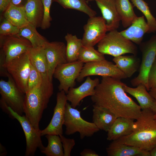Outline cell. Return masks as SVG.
Instances as JSON below:
<instances>
[{
  "label": "cell",
  "mask_w": 156,
  "mask_h": 156,
  "mask_svg": "<svg viewBox=\"0 0 156 156\" xmlns=\"http://www.w3.org/2000/svg\"><path fill=\"white\" fill-rule=\"evenodd\" d=\"M105 60L104 55L95 50L94 47L83 45L79 51L78 60L86 63Z\"/></svg>",
  "instance_id": "obj_32"
},
{
  "label": "cell",
  "mask_w": 156,
  "mask_h": 156,
  "mask_svg": "<svg viewBox=\"0 0 156 156\" xmlns=\"http://www.w3.org/2000/svg\"><path fill=\"white\" fill-rule=\"evenodd\" d=\"M84 63L77 60L58 65L54 72L53 77L60 82L59 91H64L67 94L69 89L74 87L75 80L79 76Z\"/></svg>",
  "instance_id": "obj_10"
},
{
  "label": "cell",
  "mask_w": 156,
  "mask_h": 156,
  "mask_svg": "<svg viewBox=\"0 0 156 156\" xmlns=\"http://www.w3.org/2000/svg\"><path fill=\"white\" fill-rule=\"evenodd\" d=\"M31 64L27 52L5 63V67L17 86L24 93L27 91V82Z\"/></svg>",
  "instance_id": "obj_6"
},
{
  "label": "cell",
  "mask_w": 156,
  "mask_h": 156,
  "mask_svg": "<svg viewBox=\"0 0 156 156\" xmlns=\"http://www.w3.org/2000/svg\"><path fill=\"white\" fill-rule=\"evenodd\" d=\"M67 99L66 94L63 90L58 92L56 96V103L54 109L52 118L47 126L41 130L42 136L47 135H62L63 125L64 120L65 107Z\"/></svg>",
  "instance_id": "obj_14"
},
{
  "label": "cell",
  "mask_w": 156,
  "mask_h": 156,
  "mask_svg": "<svg viewBox=\"0 0 156 156\" xmlns=\"http://www.w3.org/2000/svg\"><path fill=\"white\" fill-rule=\"evenodd\" d=\"M64 125L66 127V135L78 132L81 139L91 137L100 130L93 122L83 119L81 116L80 112L73 107L68 102L65 107Z\"/></svg>",
  "instance_id": "obj_5"
},
{
  "label": "cell",
  "mask_w": 156,
  "mask_h": 156,
  "mask_svg": "<svg viewBox=\"0 0 156 156\" xmlns=\"http://www.w3.org/2000/svg\"><path fill=\"white\" fill-rule=\"evenodd\" d=\"M142 57L138 75L132 79V85L135 87L140 84L146 86L147 90L150 89L148 85V75L151 68L156 58V37L151 39L143 46Z\"/></svg>",
  "instance_id": "obj_11"
},
{
  "label": "cell",
  "mask_w": 156,
  "mask_h": 156,
  "mask_svg": "<svg viewBox=\"0 0 156 156\" xmlns=\"http://www.w3.org/2000/svg\"><path fill=\"white\" fill-rule=\"evenodd\" d=\"M106 151L108 156H151L150 152L117 140L112 141L106 148Z\"/></svg>",
  "instance_id": "obj_20"
},
{
  "label": "cell",
  "mask_w": 156,
  "mask_h": 156,
  "mask_svg": "<svg viewBox=\"0 0 156 156\" xmlns=\"http://www.w3.org/2000/svg\"><path fill=\"white\" fill-rule=\"evenodd\" d=\"M65 38L67 43L66 54L67 62L78 60L80 50L83 46L81 39L69 33L67 34Z\"/></svg>",
  "instance_id": "obj_29"
},
{
  "label": "cell",
  "mask_w": 156,
  "mask_h": 156,
  "mask_svg": "<svg viewBox=\"0 0 156 156\" xmlns=\"http://www.w3.org/2000/svg\"><path fill=\"white\" fill-rule=\"evenodd\" d=\"M36 28L29 23L20 29L18 35L28 40L33 47H43L48 41L38 32Z\"/></svg>",
  "instance_id": "obj_28"
},
{
  "label": "cell",
  "mask_w": 156,
  "mask_h": 156,
  "mask_svg": "<svg viewBox=\"0 0 156 156\" xmlns=\"http://www.w3.org/2000/svg\"><path fill=\"white\" fill-rule=\"evenodd\" d=\"M65 9L75 10L83 12L89 17L96 16V12L88 5L87 0H52Z\"/></svg>",
  "instance_id": "obj_30"
},
{
  "label": "cell",
  "mask_w": 156,
  "mask_h": 156,
  "mask_svg": "<svg viewBox=\"0 0 156 156\" xmlns=\"http://www.w3.org/2000/svg\"><path fill=\"white\" fill-rule=\"evenodd\" d=\"M93 107L92 122L100 130L107 132L117 117L105 108L94 104Z\"/></svg>",
  "instance_id": "obj_21"
},
{
  "label": "cell",
  "mask_w": 156,
  "mask_h": 156,
  "mask_svg": "<svg viewBox=\"0 0 156 156\" xmlns=\"http://www.w3.org/2000/svg\"><path fill=\"white\" fill-rule=\"evenodd\" d=\"M3 17L19 29L29 23L26 18L24 6L10 4L3 13Z\"/></svg>",
  "instance_id": "obj_27"
},
{
  "label": "cell",
  "mask_w": 156,
  "mask_h": 156,
  "mask_svg": "<svg viewBox=\"0 0 156 156\" xmlns=\"http://www.w3.org/2000/svg\"><path fill=\"white\" fill-rule=\"evenodd\" d=\"M7 77V81L0 80L1 99L14 112L23 115L25 94L18 88L10 74Z\"/></svg>",
  "instance_id": "obj_7"
},
{
  "label": "cell",
  "mask_w": 156,
  "mask_h": 156,
  "mask_svg": "<svg viewBox=\"0 0 156 156\" xmlns=\"http://www.w3.org/2000/svg\"><path fill=\"white\" fill-rule=\"evenodd\" d=\"M27 0H10V4L18 6H24Z\"/></svg>",
  "instance_id": "obj_42"
},
{
  "label": "cell",
  "mask_w": 156,
  "mask_h": 156,
  "mask_svg": "<svg viewBox=\"0 0 156 156\" xmlns=\"http://www.w3.org/2000/svg\"><path fill=\"white\" fill-rule=\"evenodd\" d=\"M99 83L98 78L91 79L89 76L79 87L70 88L66 95L67 101L70 103L72 107L76 108L80 105L81 101L85 97L92 96L95 93V88Z\"/></svg>",
  "instance_id": "obj_16"
},
{
  "label": "cell",
  "mask_w": 156,
  "mask_h": 156,
  "mask_svg": "<svg viewBox=\"0 0 156 156\" xmlns=\"http://www.w3.org/2000/svg\"><path fill=\"white\" fill-rule=\"evenodd\" d=\"M151 109L152 110L156 115V100H155L153 105L151 108Z\"/></svg>",
  "instance_id": "obj_46"
},
{
  "label": "cell",
  "mask_w": 156,
  "mask_h": 156,
  "mask_svg": "<svg viewBox=\"0 0 156 156\" xmlns=\"http://www.w3.org/2000/svg\"><path fill=\"white\" fill-rule=\"evenodd\" d=\"M19 29L3 17L0 25V36L18 35Z\"/></svg>",
  "instance_id": "obj_34"
},
{
  "label": "cell",
  "mask_w": 156,
  "mask_h": 156,
  "mask_svg": "<svg viewBox=\"0 0 156 156\" xmlns=\"http://www.w3.org/2000/svg\"><path fill=\"white\" fill-rule=\"evenodd\" d=\"M27 52L31 65L38 70L42 77H49L47 61L44 46L37 47H32Z\"/></svg>",
  "instance_id": "obj_24"
},
{
  "label": "cell",
  "mask_w": 156,
  "mask_h": 156,
  "mask_svg": "<svg viewBox=\"0 0 156 156\" xmlns=\"http://www.w3.org/2000/svg\"><path fill=\"white\" fill-rule=\"evenodd\" d=\"M113 61L127 78L131 77L138 70L139 66V60L134 55L115 57Z\"/></svg>",
  "instance_id": "obj_25"
},
{
  "label": "cell",
  "mask_w": 156,
  "mask_h": 156,
  "mask_svg": "<svg viewBox=\"0 0 156 156\" xmlns=\"http://www.w3.org/2000/svg\"><path fill=\"white\" fill-rule=\"evenodd\" d=\"M81 39L83 45L94 47L105 36L107 31L105 21L101 16L89 17L83 26Z\"/></svg>",
  "instance_id": "obj_13"
},
{
  "label": "cell",
  "mask_w": 156,
  "mask_h": 156,
  "mask_svg": "<svg viewBox=\"0 0 156 156\" xmlns=\"http://www.w3.org/2000/svg\"><path fill=\"white\" fill-rule=\"evenodd\" d=\"M117 11L124 28L129 27L138 17L129 0H115Z\"/></svg>",
  "instance_id": "obj_26"
},
{
  "label": "cell",
  "mask_w": 156,
  "mask_h": 156,
  "mask_svg": "<svg viewBox=\"0 0 156 156\" xmlns=\"http://www.w3.org/2000/svg\"><path fill=\"white\" fill-rule=\"evenodd\" d=\"M8 108L10 117L19 122L24 133L26 144L25 155H34L37 148L40 151L44 150L45 147L41 139V130L36 129L25 115L18 114L8 106Z\"/></svg>",
  "instance_id": "obj_8"
},
{
  "label": "cell",
  "mask_w": 156,
  "mask_h": 156,
  "mask_svg": "<svg viewBox=\"0 0 156 156\" xmlns=\"http://www.w3.org/2000/svg\"><path fill=\"white\" fill-rule=\"evenodd\" d=\"M134 119L127 118L117 117L107 131V139L109 141L116 140L128 135L133 132Z\"/></svg>",
  "instance_id": "obj_19"
},
{
  "label": "cell",
  "mask_w": 156,
  "mask_h": 156,
  "mask_svg": "<svg viewBox=\"0 0 156 156\" xmlns=\"http://www.w3.org/2000/svg\"><path fill=\"white\" fill-rule=\"evenodd\" d=\"M26 18L29 23L36 28L41 27L44 11L41 0H27L24 6Z\"/></svg>",
  "instance_id": "obj_22"
},
{
  "label": "cell",
  "mask_w": 156,
  "mask_h": 156,
  "mask_svg": "<svg viewBox=\"0 0 156 156\" xmlns=\"http://www.w3.org/2000/svg\"><path fill=\"white\" fill-rule=\"evenodd\" d=\"M5 54L1 49L0 50V75L1 77H8L9 74L5 67Z\"/></svg>",
  "instance_id": "obj_39"
},
{
  "label": "cell",
  "mask_w": 156,
  "mask_h": 156,
  "mask_svg": "<svg viewBox=\"0 0 156 156\" xmlns=\"http://www.w3.org/2000/svg\"><path fill=\"white\" fill-rule=\"evenodd\" d=\"M149 92L153 98L156 100V88L150 89Z\"/></svg>",
  "instance_id": "obj_44"
},
{
  "label": "cell",
  "mask_w": 156,
  "mask_h": 156,
  "mask_svg": "<svg viewBox=\"0 0 156 156\" xmlns=\"http://www.w3.org/2000/svg\"><path fill=\"white\" fill-rule=\"evenodd\" d=\"M92 75L109 77L120 80L127 78L115 64L106 60L86 63L76 80L81 82L84 77Z\"/></svg>",
  "instance_id": "obj_9"
},
{
  "label": "cell",
  "mask_w": 156,
  "mask_h": 156,
  "mask_svg": "<svg viewBox=\"0 0 156 156\" xmlns=\"http://www.w3.org/2000/svg\"><path fill=\"white\" fill-rule=\"evenodd\" d=\"M81 156H99V155L94 151L90 149H84L80 153Z\"/></svg>",
  "instance_id": "obj_40"
},
{
  "label": "cell",
  "mask_w": 156,
  "mask_h": 156,
  "mask_svg": "<svg viewBox=\"0 0 156 156\" xmlns=\"http://www.w3.org/2000/svg\"><path fill=\"white\" fill-rule=\"evenodd\" d=\"M42 80V77L41 74L31 64L27 82V91L38 85Z\"/></svg>",
  "instance_id": "obj_35"
},
{
  "label": "cell",
  "mask_w": 156,
  "mask_h": 156,
  "mask_svg": "<svg viewBox=\"0 0 156 156\" xmlns=\"http://www.w3.org/2000/svg\"><path fill=\"white\" fill-rule=\"evenodd\" d=\"M47 146L41 153L47 156H64L63 149L60 138L58 135H47Z\"/></svg>",
  "instance_id": "obj_31"
},
{
  "label": "cell",
  "mask_w": 156,
  "mask_h": 156,
  "mask_svg": "<svg viewBox=\"0 0 156 156\" xmlns=\"http://www.w3.org/2000/svg\"><path fill=\"white\" fill-rule=\"evenodd\" d=\"M136 120L132 132L116 140L150 152L156 147V115L151 108L142 110Z\"/></svg>",
  "instance_id": "obj_2"
},
{
  "label": "cell",
  "mask_w": 156,
  "mask_h": 156,
  "mask_svg": "<svg viewBox=\"0 0 156 156\" xmlns=\"http://www.w3.org/2000/svg\"><path fill=\"white\" fill-rule=\"evenodd\" d=\"M44 8V14L41 26L42 29L49 28L51 25L52 21L50 14V10L52 0H41Z\"/></svg>",
  "instance_id": "obj_36"
},
{
  "label": "cell",
  "mask_w": 156,
  "mask_h": 156,
  "mask_svg": "<svg viewBox=\"0 0 156 156\" xmlns=\"http://www.w3.org/2000/svg\"><path fill=\"white\" fill-rule=\"evenodd\" d=\"M136 87L135 88H132L125 83L123 86V88L126 92L137 99L142 110L151 109L155 99L148 92L144 85L140 84Z\"/></svg>",
  "instance_id": "obj_23"
},
{
  "label": "cell",
  "mask_w": 156,
  "mask_h": 156,
  "mask_svg": "<svg viewBox=\"0 0 156 156\" xmlns=\"http://www.w3.org/2000/svg\"><path fill=\"white\" fill-rule=\"evenodd\" d=\"M134 5L140 10L146 18L149 32L156 31V20L151 13L148 5L143 0H131Z\"/></svg>",
  "instance_id": "obj_33"
},
{
  "label": "cell",
  "mask_w": 156,
  "mask_h": 156,
  "mask_svg": "<svg viewBox=\"0 0 156 156\" xmlns=\"http://www.w3.org/2000/svg\"><path fill=\"white\" fill-rule=\"evenodd\" d=\"M125 83L120 79L109 77H102L95 87V93L91 96L94 104L105 108L116 116L137 119L142 109L123 88Z\"/></svg>",
  "instance_id": "obj_1"
},
{
  "label": "cell",
  "mask_w": 156,
  "mask_h": 156,
  "mask_svg": "<svg viewBox=\"0 0 156 156\" xmlns=\"http://www.w3.org/2000/svg\"><path fill=\"white\" fill-rule=\"evenodd\" d=\"M66 45L60 41L47 42L44 46L47 61L48 75L52 82L53 75L56 67L59 65L67 62Z\"/></svg>",
  "instance_id": "obj_15"
},
{
  "label": "cell",
  "mask_w": 156,
  "mask_h": 156,
  "mask_svg": "<svg viewBox=\"0 0 156 156\" xmlns=\"http://www.w3.org/2000/svg\"><path fill=\"white\" fill-rule=\"evenodd\" d=\"M32 47L27 39L18 35L0 36V48L5 56V63L27 52Z\"/></svg>",
  "instance_id": "obj_12"
},
{
  "label": "cell",
  "mask_w": 156,
  "mask_h": 156,
  "mask_svg": "<svg viewBox=\"0 0 156 156\" xmlns=\"http://www.w3.org/2000/svg\"><path fill=\"white\" fill-rule=\"evenodd\" d=\"M150 152L151 156H156V147L153 148Z\"/></svg>",
  "instance_id": "obj_45"
},
{
  "label": "cell",
  "mask_w": 156,
  "mask_h": 156,
  "mask_svg": "<svg viewBox=\"0 0 156 156\" xmlns=\"http://www.w3.org/2000/svg\"><path fill=\"white\" fill-rule=\"evenodd\" d=\"M52 82L49 77H42L40 83L28 90L25 94L24 112L34 127L40 130L39 123L43 112L47 107L53 93Z\"/></svg>",
  "instance_id": "obj_3"
},
{
  "label": "cell",
  "mask_w": 156,
  "mask_h": 156,
  "mask_svg": "<svg viewBox=\"0 0 156 156\" xmlns=\"http://www.w3.org/2000/svg\"><path fill=\"white\" fill-rule=\"evenodd\" d=\"M98 44V51L104 55L115 57L126 53L135 55L137 53V48L135 45L116 29L106 34Z\"/></svg>",
  "instance_id": "obj_4"
},
{
  "label": "cell",
  "mask_w": 156,
  "mask_h": 156,
  "mask_svg": "<svg viewBox=\"0 0 156 156\" xmlns=\"http://www.w3.org/2000/svg\"><path fill=\"white\" fill-rule=\"evenodd\" d=\"M59 136L62 143L64 156H70L71 151L75 144V140L73 138H66L62 135Z\"/></svg>",
  "instance_id": "obj_37"
},
{
  "label": "cell",
  "mask_w": 156,
  "mask_h": 156,
  "mask_svg": "<svg viewBox=\"0 0 156 156\" xmlns=\"http://www.w3.org/2000/svg\"><path fill=\"white\" fill-rule=\"evenodd\" d=\"M10 4V0H0V12L3 13L4 12Z\"/></svg>",
  "instance_id": "obj_41"
},
{
  "label": "cell",
  "mask_w": 156,
  "mask_h": 156,
  "mask_svg": "<svg viewBox=\"0 0 156 156\" xmlns=\"http://www.w3.org/2000/svg\"><path fill=\"white\" fill-rule=\"evenodd\" d=\"M7 154V152L4 146L0 144V156H5Z\"/></svg>",
  "instance_id": "obj_43"
},
{
  "label": "cell",
  "mask_w": 156,
  "mask_h": 156,
  "mask_svg": "<svg viewBox=\"0 0 156 156\" xmlns=\"http://www.w3.org/2000/svg\"><path fill=\"white\" fill-rule=\"evenodd\" d=\"M148 81L150 90L156 88V58L149 72Z\"/></svg>",
  "instance_id": "obj_38"
},
{
  "label": "cell",
  "mask_w": 156,
  "mask_h": 156,
  "mask_svg": "<svg viewBox=\"0 0 156 156\" xmlns=\"http://www.w3.org/2000/svg\"><path fill=\"white\" fill-rule=\"evenodd\" d=\"M95 1L100 9L102 17L105 21L107 31L116 29L119 25L120 18L116 8L115 0H87Z\"/></svg>",
  "instance_id": "obj_17"
},
{
  "label": "cell",
  "mask_w": 156,
  "mask_h": 156,
  "mask_svg": "<svg viewBox=\"0 0 156 156\" xmlns=\"http://www.w3.org/2000/svg\"><path fill=\"white\" fill-rule=\"evenodd\" d=\"M149 27L144 16L137 17L126 29L120 32L126 38L138 44H140L144 34L149 32Z\"/></svg>",
  "instance_id": "obj_18"
}]
</instances>
